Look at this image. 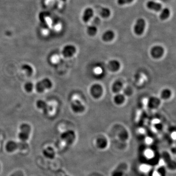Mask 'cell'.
Here are the masks:
<instances>
[{"instance_id": "obj_1", "label": "cell", "mask_w": 176, "mask_h": 176, "mask_svg": "<svg viewBox=\"0 0 176 176\" xmlns=\"http://www.w3.org/2000/svg\"><path fill=\"white\" fill-rule=\"evenodd\" d=\"M90 94L95 99H98L103 94V88L99 84L95 83L90 88Z\"/></svg>"}, {"instance_id": "obj_2", "label": "cell", "mask_w": 176, "mask_h": 176, "mask_svg": "<svg viewBox=\"0 0 176 176\" xmlns=\"http://www.w3.org/2000/svg\"><path fill=\"white\" fill-rule=\"evenodd\" d=\"M146 22L143 18H138L136 21L134 27V32L137 35L140 36L143 34L145 28Z\"/></svg>"}, {"instance_id": "obj_3", "label": "cell", "mask_w": 176, "mask_h": 176, "mask_svg": "<svg viewBox=\"0 0 176 176\" xmlns=\"http://www.w3.org/2000/svg\"><path fill=\"white\" fill-rule=\"evenodd\" d=\"M164 53V49L162 46L156 45L150 50V55L153 58L159 59L162 57Z\"/></svg>"}, {"instance_id": "obj_4", "label": "cell", "mask_w": 176, "mask_h": 176, "mask_svg": "<svg viewBox=\"0 0 176 176\" xmlns=\"http://www.w3.org/2000/svg\"><path fill=\"white\" fill-rule=\"evenodd\" d=\"M71 108L72 110L74 111L75 113H82L85 110L84 105L82 103L80 100L78 99H75L72 101Z\"/></svg>"}, {"instance_id": "obj_5", "label": "cell", "mask_w": 176, "mask_h": 176, "mask_svg": "<svg viewBox=\"0 0 176 176\" xmlns=\"http://www.w3.org/2000/svg\"><path fill=\"white\" fill-rule=\"evenodd\" d=\"M121 67V63L117 60H111L108 62V68L111 72H115L118 71Z\"/></svg>"}, {"instance_id": "obj_6", "label": "cell", "mask_w": 176, "mask_h": 176, "mask_svg": "<svg viewBox=\"0 0 176 176\" xmlns=\"http://www.w3.org/2000/svg\"><path fill=\"white\" fill-rule=\"evenodd\" d=\"M146 6L148 9L155 12H160L162 9V5L160 3L154 1H149L146 4Z\"/></svg>"}, {"instance_id": "obj_7", "label": "cell", "mask_w": 176, "mask_h": 176, "mask_svg": "<svg viewBox=\"0 0 176 176\" xmlns=\"http://www.w3.org/2000/svg\"><path fill=\"white\" fill-rule=\"evenodd\" d=\"M161 103V100L158 98L153 96L149 99L148 106L151 109H157L160 106Z\"/></svg>"}, {"instance_id": "obj_8", "label": "cell", "mask_w": 176, "mask_h": 176, "mask_svg": "<svg viewBox=\"0 0 176 176\" xmlns=\"http://www.w3.org/2000/svg\"><path fill=\"white\" fill-rule=\"evenodd\" d=\"M115 37V34L114 32L111 30H107L104 32L102 36V39L105 42H111L113 40Z\"/></svg>"}, {"instance_id": "obj_9", "label": "cell", "mask_w": 176, "mask_h": 176, "mask_svg": "<svg viewBox=\"0 0 176 176\" xmlns=\"http://www.w3.org/2000/svg\"><path fill=\"white\" fill-rule=\"evenodd\" d=\"M76 49L75 46L67 45L64 48L63 54L66 57H71L76 53Z\"/></svg>"}, {"instance_id": "obj_10", "label": "cell", "mask_w": 176, "mask_h": 176, "mask_svg": "<svg viewBox=\"0 0 176 176\" xmlns=\"http://www.w3.org/2000/svg\"><path fill=\"white\" fill-rule=\"evenodd\" d=\"M94 15V10L90 8H87L84 12L83 14L82 20L84 22L87 23Z\"/></svg>"}, {"instance_id": "obj_11", "label": "cell", "mask_w": 176, "mask_h": 176, "mask_svg": "<svg viewBox=\"0 0 176 176\" xmlns=\"http://www.w3.org/2000/svg\"><path fill=\"white\" fill-rule=\"evenodd\" d=\"M123 88V83L119 80L115 81L111 86V91L115 94H118L122 90Z\"/></svg>"}, {"instance_id": "obj_12", "label": "cell", "mask_w": 176, "mask_h": 176, "mask_svg": "<svg viewBox=\"0 0 176 176\" xmlns=\"http://www.w3.org/2000/svg\"><path fill=\"white\" fill-rule=\"evenodd\" d=\"M125 100V98L124 95L120 93L116 94L114 98V101L115 104L118 105H121L124 103Z\"/></svg>"}, {"instance_id": "obj_13", "label": "cell", "mask_w": 176, "mask_h": 176, "mask_svg": "<svg viewBox=\"0 0 176 176\" xmlns=\"http://www.w3.org/2000/svg\"><path fill=\"white\" fill-rule=\"evenodd\" d=\"M170 15V10L168 8H164L161 9V12L160 14V18L161 20H165L169 17Z\"/></svg>"}, {"instance_id": "obj_14", "label": "cell", "mask_w": 176, "mask_h": 176, "mask_svg": "<svg viewBox=\"0 0 176 176\" xmlns=\"http://www.w3.org/2000/svg\"><path fill=\"white\" fill-rule=\"evenodd\" d=\"M172 95V91L170 89L166 88L162 90L161 93V98L164 100H167L171 98Z\"/></svg>"}, {"instance_id": "obj_15", "label": "cell", "mask_w": 176, "mask_h": 176, "mask_svg": "<svg viewBox=\"0 0 176 176\" xmlns=\"http://www.w3.org/2000/svg\"><path fill=\"white\" fill-rule=\"evenodd\" d=\"M100 16L103 18H107L111 15V10L109 8H102L100 9Z\"/></svg>"}, {"instance_id": "obj_16", "label": "cell", "mask_w": 176, "mask_h": 176, "mask_svg": "<svg viewBox=\"0 0 176 176\" xmlns=\"http://www.w3.org/2000/svg\"><path fill=\"white\" fill-rule=\"evenodd\" d=\"M87 32L90 36H94L98 32V28L94 25H90L88 27Z\"/></svg>"}, {"instance_id": "obj_17", "label": "cell", "mask_w": 176, "mask_h": 176, "mask_svg": "<svg viewBox=\"0 0 176 176\" xmlns=\"http://www.w3.org/2000/svg\"><path fill=\"white\" fill-rule=\"evenodd\" d=\"M134 1V0H117V3L120 5H123L130 4Z\"/></svg>"}, {"instance_id": "obj_18", "label": "cell", "mask_w": 176, "mask_h": 176, "mask_svg": "<svg viewBox=\"0 0 176 176\" xmlns=\"http://www.w3.org/2000/svg\"><path fill=\"white\" fill-rule=\"evenodd\" d=\"M124 92L125 95L129 96L132 94V91L130 88H127L126 89H124Z\"/></svg>"}, {"instance_id": "obj_19", "label": "cell", "mask_w": 176, "mask_h": 176, "mask_svg": "<svg viewBox=\"0 0 176 176\" xmlns=\"http://www.w3.org/2000/svg\"><path fill=\"white\" fill-rule=\"evenodd\" d=\"M161 1L164 2H168L169 0H160Z\"/></svg>"}, {"instance_id": "obj_20", "label": "cell", "mask_w": 176, "mask_h": 176, "mask_svg": "<svg viewBox=\"0 0 176 176\" xmlns=\"http://www.w3.org/2000/svg\"><path fill=\"white\" fill-rule=\"evenodd\" d=\"M62 1L65 2L66 1V0H62Z\"/></svg>"}]
</instances>
